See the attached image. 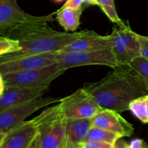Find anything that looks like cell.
<instances>
[{
  "label": "cell",
  "mask_w": 148,
  "mask_h": 148,
  "mask_svg": "<svg viewBox=\"0 0 148 148\" xmlns=\"http://www.w3.org/2000/svg\"><path fill=\"white\" fill-rule=\"evenodd\" d=\"M102 109L124 112L130 110L132 101L148 95V81L130 65H120L96 82L83 87Z\"/></svg>",
  "instance_id": "obj_1"
},
{
  "label": "cell",
  "mask_w": 148,
  "mask_h": 148,
  "mask_svg": "<svg viewBox=\"0 0 148 148\" xmlns=\"http://www.w3.org/2000/svg\"><path fill=\"white\" fill-rule=\"evenodd\" d=\"M87 31L88 30L73 33L57 31L52 28L49 23H43L19 39L23 47L20 52L1 55L0 61L20 56L60 51L84 36Z\"/></svg>",
  "instance_id": "obj_2"
},
{
  "label": "cell",
  "mask_w": 148,
  "mask_h": 148,
  "mask_svg": "<svg viewBox=\"0 0 148 148\" xmlns=\"http://www.w3.org/2000/svg\"><path fill=\"white\" fill-rule=\"evenodd\" d=\"M33 120L38 129L41 148H64L66 118L59 102L43 110Z\"/></svg>",
  "instance_id": "obj_3"
},
{
  "label": "cell",
  "mask_w": 148,
  "mask_h": 148,
  "mask_svg": "<svg viewBox=\"0 0 148 148\" xmlns=\"http://www.w3.org/2000/svg\"><path fill=\"white\" fill-rule=\"evenodd\" d=\"M55 12L45 16H36L25 12L17 4V0H0V36H9L22 28L36 22L52 23Z\"/></svg>",
  "instance_id": "obj_4"
},
{
  "label": "cell",
  "mask_w": 148,
  "mask_h": 148,
  "mask_svg": "<svg viewBox=\"0 0 148 148\" xmlns=\"http://www.w3.org/2000/svg\"><path fill=\"white\" fill-rule=\"evenodd\" d=\"M59 63L50 66L29 71L0 75V78L6 84L20 87H49L51 83L66 72Z\"/></svg>",
  "instance_id": "obj_5"
},
{
  "label": "cell",
  "mask_w": 148,
  "mask_h": 148,
  "mask_svg": "<svg viewBox=\"0 0 148 148\" xmlns=\"http://www.w3.org/2000/svg\"><path fill=\"white\" fill-rule=\"evenodd\" d=\"M59 104L66 119H91L103 110L95 98L84 88L62 98Z\"/></svg>",
  "instance_id": "obj_6"
},
{
  "label": "cell",
  "mask_w": 148,
  "mask_h": 148,
  "mask_svg": "<svg viewBox=\"0 0 148 148\" xmlns=\"http://www.w3.org/2000/svg\"><path fill=\"white\" fill-rule=\"evenodd\" d=\"M60 101L61 99L55 97H40L0 112V137L14 126L25 121L27 117L35 112L50 104L60 102Z\"/></svg>",
  "instance_id": "obj_7"
},
{
  "label": "cell",
  "mask_w": 148,
  "mask_h": 148,
  "mask_svg": "<svg viewBox=\"0 0 148 148\" xmlns=\"http://www.w3.org/2000/svg\"><path fill=\"white\" fill-rule=\"evenodd\" d=\"M56 61L61 68L67 70L83 65H106L113 69L119 66L112 49L95 52H64L59 51Z\"/></svg>",
  "instance_id": "obj_8"
},
{
  "label": "cell",
  "mask_w": 148,
  "mask_h": 148,
  "mask_svg": "<svg viewBox=\"0 0 148 148\" xmlns=\"http://www.w3.org/2000/svg\"><path fill=\"white\" fill-rule=\"evenodd\" d=\"M59 51L25 55L0 61V75L50 66L55 63Z\"/></svg>",
  "instance_id": "obj_9"
},
{
  "label": "cell",
  "mask_w": 148,
  "mask_h": 148,
  "mask_svg": "<svg viewBox=\"0 0 148 148\" xmlns=\"http://www.w3.org/2000/svg\"><path fill=\"white\" fill-rule=\"evenodd\" d=\"M0 112L7 109L40 98L48 91L49 87H20L8 85L0 78Z\"/></svg>",
  "instance_id": "obj_10"
},
{
  "label": "cell",
  "mask_w": 148,
  "mask_h": 148,
  "mask_svg": "<svg viewBox=\"0 0 148 148\" xmlns=\"http://www.w3.org/2000/svg\"><path fill=\"white\" fill-rule=\"evenodd\" d=\"M38 133L33 119L25 120L0 137V148H28Z\"/></svg>",
  "instance_id": "obj_11"
},
{
  "label": "cell",
  "mask_w": 148,
  "mask_h": 148,
  "mask_svg": "<svg viewBox=\"0 0 148 148\" xmlns=\"http://www.w3.org/2000/svg\"><path fill=\"white\" fill-rule=\"evenodd\" d=\"M92 127L111 131L119 133L122 137H130L134 131L132 124L123 118L119 112L108 109H103L92 118Z\"/></svg>",
  "instance_id": "obj_12"
},
{
  "label": "cell",
  "mask_w": 148,
  "mask_h": 148,
  "mask_svg": "<svg viewBox=\"0 0 148 148\" xmlns=\"http://www.w3.org/2000/svg\"><path fill=\"white\" fill-rule=\"evenodd\" d=\"M108 49H112V39L111 34L102 36L93 30H88L84 36L60 50V52H95Z\"/></svg>",
  "instance_id": "obj_13"
},
{
  "label": "cell",
  "mask_w": 148,
  "mask_h": 148,
  "mask_svg": "<svg viewBox=\"0 0 148 148\" xmlns=\"http://www.w3.org/2000/svg\"><path fill=\"white\" fill-rule=\"evenodd\" d=\"M92 127V118L66 119L64 148H82Z\"/></svg>",
  "instance_id": "obj_14"
},
{
  "label": "cell",
  "mask_w": 148,
  "mask_h": 148,
  "mask_svg": "<svg viewBox=\"0 0 148 148\" xmlns=\"http://www.w3.org/2000/svg\"><path fill=\"white\" fill-rule=\"evenodd\" d=\"M85 7L79 9L60 8L56 12V20L66 32L75 31L80 24V17Z\"/></svg>",
  "instance_id": "obj_15"
},
{
  "label": "cell",
  "mask_w": 148,
  "mask_h": 148,
  "mask_svg": "<svg viewBox=\"0 0 148 148\" xmlns=\"http://www.w3.org/2000/svg\"><path fill=\"white\" fill-rule=\"evenodd\" d=\"M116 26L118 27L120 36L127 48L132 60L140 57V45L137 39V33L132 30L128 21L127 23L122 21L119 25Z\"/></svg>",
  "instance_id": "obj_16"
},
{
  "label": "cell",
  "mask_w": 148,
  "mask_h": 148,
  "mask_svg": "<svg viewBox=\"0 0 148 148\" xmlns=\"http://www.w3.org/2000/svg\"><path fill=\"white\" fill-rule=\"evenodd\" d=\"M111 36L112 39V50L119 66L130 65L132 60L127 52L125 45L123 43L116 26L113 27Z\"/></svg>",
  "instance_id": "obj_17"
},
{
  "label": "cell",
  "mask_w": 148,
  "mask_h": 148,
  "mask_svg": "<svg viewBox=\"0 0 148 148\" xmlns=\"http://www.w3.org/2000/svg\"><path fill=\"white\" fill-rule=\"evenodd\" d=\"M121 138H122V136L115 132L101 128L91 127L87 136V141L106 142L114 145L116 141Z\"/></svg>",
  "instance_id": "obj_18"
},
{
  "label": "cell",
  "mask_w": 148,
  "mask_h": 148,
  "mask_svg": "<svg viewBox=\"0 0 148 148\" xmlns=\"http://www.w3.org/2000/svg\"><path fill=\"white\" fill-rule=\"evenodd\" d=\"M130 110L143 123H148V95L136 99L131 102Z\"/></svg>",
  "instance_id": "obj_19"
},
{
  "label": "cell",
  "mask_w": 148,
  "mask_h": 148,
  "mask_svg": "<svg viewBox=\"0 0 148 148\" xmlns=\"http://www.w3.org/2000/svg\"><path fill=\"white\" fill-rule=\"evenodd\" d=\"M97 5L99 6L108 18L116 25H119L123 20L119 17L114 0H96Z\"/></svg>",
  "instance_id": "obj_20"
},
{
  "label": "cell",
  "mask_w": 148,
  "mask_h": 148,
  "mask_svg": "<svg viewBox=\"0 0 148 148\" xmlns=\"http://www.w3.org/2000/svg\"><path fill=\"white\" fill-rule=\"evenodd\" d=\"M23 49L20 41L0 36V56L19 52Z\"/></svg>",
  "instance_id": "obj_21"
},
{
  "label": "cell",
  "mask_w": 148,
  "mask_h": 148,
  "mask_svg": "<svg viewBox=\"0 0 148 148\" xmlns=\"http://www.w3.org/2000/svg\"><path fill=\"white\" fill-rule=\"evenodd\" d=\"M134 69H135L142 76L144 77L148 81V59L143 57H138L130 64Z\"/></svg>",
  "instance_id": "obj_22"
},
{
  "label": "cell",
  "mask_w": 148,
  "mask_h": 148,
  "mask_svg": "<svg viewBox=\"0 0 148 148\" xmlns=\"http://www.w3.org/2000/svg\"><path fill=\"white\" fill-rule=\"evenodd\" d=\"M140 45V56L148 59V36H143L137 33Z\"/></svg>",
  "instance_id": "obj_23"
},
{
  "label": "cell",
  "mask_w": 148,
  "mask_h": 148,
  "mask_svg": "<svg viewBox=\"0 0 148 148\" xmlns=\"http://www.w3.org/2000/svg\"><path fill=\"white\" fill-rule=\"evenodd\" d=\"M82 148H114V145L106 142L86 141L84 143Z\"/></svg>",
  "instance_id": "obj_24"
},
{
  "label": "cell",
  "mask_w": 148,
  "mask_h": 148,
  "mask_svg": "<svg viewBox=\"0 0 148 148\" xmlns=\"http://www.w3.org/2000/svg\"><path fill=\"white\" fill-rule=\"evenodd\" d=\"M84 0H66L61 8L79 9L83 7Z\"/></svg>",
  "instance_id": "obj_25"
},
{
  "label": "cell",
  "mask_w": 148,
  "mask_h": 148,
  "mask_svg": "<svg viewBox=\"0 0 148 148\" xmlns=\"http://www.w3.org/2000/svg\"><path fill=\"white\" fill-rule=\"evenodd\" d=\"M130 148H148L147 142L143 139L136 138L133 139L130 144Z\"/></svg>",
  "instance_id": "obj_26"
},
{
  "label": "cell",
  "mask_w": 148,
  "mask_h": 148,
  "mask_svg": "<svg viewBox=\"0 0 148 148\" xmlns=\"http://www.w3.org/2000/svg\"><path fill=\"white\" fill-rule=\"evenodd\" d=\"M114 148H130V145L125 140L121 138L118 139L114 145Z\"/></svg>",
  "instance_id": "obj_27"
},
{
  "label": "cell",
  "mask_w": 148,
  "mask_h": 148,
  "mask_svg": "<svg viewBox=\"0 0 148 148\" xmlns=\"http://www.w3.org/2000/svg\"><path fill=\"white\" fill-rule=\"evenodd\" d=\"M28 148H41V147H40V140L39 133L37 136V137L36 138V139L33 141V143L31 144V145Z\"/></svg>",
  "instance_id": "obj_28"
},
{
  "label": "cell",
  "mask_w": 148,
  "mask_h": 148,
  "mask_svg": "<svg viewBox=\"0 0 148 148\" xmlns=\"http://www.w3.org/2000/svg\"><path fill=\"white\" fill-rule=\"evenodd\" d=\"M84 4L86 5H97L96 0H84Z\"/></svg>",
  "instance_id": "obj_29"
},
{
  "label": "cell",
  "mask_w": 148,
  "mask_h": 148,
  "mask_svg": "<svg viewBox=\"0 0 148 148\" xmlns=\"http://www.w3.org/2000/svg\"><path fill=\"white\" fill-rule=\"evenodd\" d=\"M51 1H53V2H56V3H61L62 1H65V0H51Z\"/></svg>",
  "instance_id": "obj_30"
}]
</instances>
